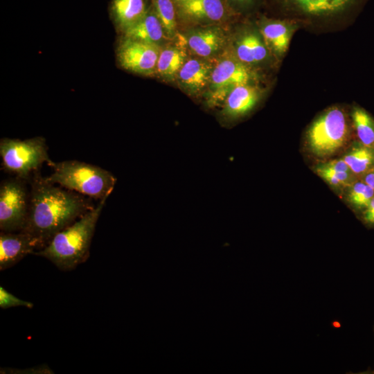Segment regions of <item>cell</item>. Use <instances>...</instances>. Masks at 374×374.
Here are the masks:
<instances>
[{
    "instance_id": "6da1fadb",
    "label": "cell",
    "mask_w": 374,
    "mask_h": 374,
    "mask_svg": "<svg viewBox=\"0 0 374 374\" xmlns=\"http://www.w3.org/2000/svg\"><path fill=\"white\" fill-rule=\"evenodd\" d=\"M29 185V211L21 231L36 240L38 250L43 249L55 234L95 207L91 198L52 183L39 170L33 175Z\"/></svg>"
},
{
    "instance_id": "7a4b0ae2",
    "label": "cell",
    "mask_w": 374,
    "mask_h": 374,
    "mask_svg": "<svg viewBox=\"0 0 374 374\" xmlns=\"http://www.w3.org/2000/svg\"><path fill=\"white\" fill-rule=\"evenodd\" d=\"M109 195L78 220L64 228L34 255L45 258L62 271H71L87 261L96 224Z\"/></svg>"
},
{
    "instance_id": "3957f363",
    "label": "cell",
    "mask_w": 374,
    "mask_h": 374,
    "mask_svg": "<svg viewBox=\"0 0 374 374\" xmlns=\"http://www.w3.org/2000/svg\"><path fill=\"white\" fill-rule=\"evenodd\" d=\"M48 166L53 170L46 177L50 181L98 201L110 195L116 183V178L109 171L83 161H52Z\"/></svg>"
},
{
    "instance_id": "277c9868",
    "label": "cell",
    "mask_w": 374,
    "mask_h": 374,
    "mask_svg": "<svg viewBox=\"0 0 374 374\" xmlns=\"http://www.w3.org/2000/svg\"><path fill=\"white\" fill-rule=\"evenodd\" d=\"M0 156L3 171L28 181L44 163L49 165L53 161L48 156L46 140L42 136L25 140L2 138Z\"/></svg>"
},
{
    "instance_id": "5b68a950",
    "label": "cell",
    "mask_w": 374,
    "mask_h": 374,
    "mask_svg": "<svg viewBox=\"0 0 374 374\" xmlns=\"http://www.w3.org/2000/svg\"><path fill=\"white\" fill-rule=\"evenodd\" d=\"M307 137L309 148L315 156H332L347 141L348 125L344 112L337 107L330 109L313 123Z\"/></svg>"
},
{
    "instance_id": "8992f818",
    "label": "cell",
    "mask_w": 374,
    "mask_h": 374,
    "mask_svg": "<svg viewBox=\"0 0 374 374\" xmlns=\"http://www.w3.org/2000/svg\"><path fill=\"white\" fill-rule=\"evenodd\" d=\"M28 181L10 177L0 184V229L17 232L24 228L29 211Z\"/></svg>"
},
{
    "instance_id": "52a82bcc",
    "label": "cell",
    "mask_w": 374,
    "mask_h": 374,
    "mask_svg": "<svg viewBox=\"0 0 374 374\" xmlns=\"http://www.w3.org/2000/svg\"><path fill=\"white\" fill-rule=\"evenodd\" d=\"M161 49L157 44L121 36L116 49V60L126 71L142 75H153L156 74Z\"/></svg>"
},
{
    "instance_id": "ba28073f",
    "label": "cell",
    "mask_w": 374,
    "mask_h": 374,
    "mask_svg": "<svg viewBox=\"0 0 374 374\" xmlns=\"http://www.w3.org/2000/svg\"><path fill=\"white\" fill-rule=\"evenodd\" d=\"M251 73L238 58L222 60L213 68L209 82L208 104L224 103L228 94L236 87L248 84Z\"/></svg>"
},
{
    "instance_id": "9c48e42d",
    "label": "cell",
    "mask_w": 374,
    "mask_h": 374,
    "mask_svg": "<svg viewBox=\"0 0 374 374\" xmlns=\"http://www.w3.org/2000/svg\"><path fill=\"white\" fill-rule=\"evenodd\" d=\"M38 250L36 240L28 233L20 231L0 233V270L7 269L28 254Z\"/></svg>"
},
{
    "instance_id": "30bf717a",
    "label": "cell",
    "mask_w": 374,
    "mask_h": 374,
    "mask_svg": "<svg viewBox=\"0 0 374 374\" xmlns=\"http://www.w3.org/2000/svg\"><path fill=\"white\" fill-rule=\"evenodd\" d=\"M213 68L200 59H189L184 63L177 78L179 86L187 93L197 95L208 84Z\"/></svg>"
},
{
    "instance_id": "8fae6325",
    "label": "cell",
    "mask_w": 374,
    "mask_h": 374,
    "mask_svg": "<svg viewBox=\"0 0 374 374\" xmlns=\"http://www.w3.org/2000/svg\"><path fill=\"white\" fill-rule=\"evenodd\" d=\"M150 0H112L111 19L118 31L122 33L141 19L149 10Z\"/></svg>"
},
{
    "instance_id": "7c38bea8",
    "label": "cell",
    "mask_w": 374,
    "mask_h": 374,
    "mask_svg": "<svg viewBox=\"0 0 374 374\" xmlns=\"http://www.w3.org/2000/svg\"><path fill=\"white\" fill-rule=\"evenodd\" d=\"M286 8L310 17L332 16L344 12L358 0H279Z\"/></svg>"
},
{
    "instance_id": "4fadbf2b",
    "label": "cell",
    "mask_w": 374,
    "mask_h": 374,
    "mask_svg": "<svg viewBox=\"0 0 374 374\" xmlns=\"http://www.w3.org/2000/svg\"><path fill=\"white\" fill-rule=\"evenodd\" d=\"M259 97L257 89L248 84L235 87L223 103L222 116L231 120L245 115L255 107Z\"/></svg>"
},
{
    "instance_id": "5bb4252c",
    "label": "cell",
    "mask_w": 374,
    "mask_h": 374,
    "mask_svg": "<svg viewBox=\"0 0 374 374\" xmlns=\"http://www.w3.org/2000/svg\"><path fill=\"white\" fill-rule=\"evenodd\" d=\"M179 8L185 18L196 21L219 22L226 15L224 0H188Z\"/></svg>"
},
{
    "instance_id": "9a60e30c",
    "label": "cell",
    "mask_w": 374,
    "mask_h": 374,
    "mask_svg": "<svg viewBox=\"0 0 374 374\" xmlns=\"http://www.w3.org/2000/svg\"><path fill=\"white\" fill-rule=\"evenodd\" d=\"M186 41L190 49L197 55L208 57L220 51L225 39L220 29L206 28L190 32Z\"/></svg>"
},
{
    "instance_id": "2e32d148",
    "label": "cell",
    "mask_w": 374,
    "mask_h": 374,
    "mask_svg": "<svg viewBox=\"0 0 374 374\" xmlns=\"http://www.w3.org/2000/svg\"><path fill=\"white\" fill-rule=\"evenodd\" d=\"M121 36L159 45L166 35L152 3L145 15L123 31Z\"/></svg>"
},
{
    "instance_id": "e0dca14e",
    "label": "cell",
    "mask_w": 374,
    "mask_h": 374,
    "mask_svg": "<svg viewBox=\"0 0 374 374\" xmlns=\"http://www.w3.org/2000/svg\"><path fill=\"white\" fill-rule=\"evenodd\" d=\"M261 35L267 46L278 54L284 53L288 48L291 37V26L278 20H265L260 28Z\"/></svg>"
},
{
    "instance_id": "ac0fdd59",
    "label": "cell",
    "mask_w": 374,
    "mask_h": 374,
    "mask_svg": "<svg viewBox=\"0 0 374 374\" xmlns=\"http://www.w3.org/2000/svg\"><path fill=\"white\" fill-rule=\"evenodd\" d=\"M238 59L244 64L258 63L265 59L267 51L258 35L247 33L240 36L235 44Z\"/></svg>"
},
{
    "instance_id": "d6986e66",
    "label": "cell",
    "mask_w": 374,
    "mask_h": 374,
    "mask_svg": "<svg viewBox=\"0 0 374 374\" xmlns=\"http://www.w3.org/2000/svg\"><path fill=\"white\" fill-rule=\"evenodd\" d=\"M184 62L185 55L180 49L171 46L161 49L155 75L166 80L173 78Z\"/></svg>"
},
{
    "instance_id": "ffe728a7",
    "label": "cell",
    "mask_w": 374,
    "mask_h": 374,
    "mask_svg": "<svg viewBox=\"0 0 374 374\" xmlns=\"http://www.w3.org/2000/svg\"><path fill=\"white\" fill-rule=\"evenodd\" d=\"M343 159L354 174H364L374 168V148L361 143L353 148Z\"/></svg>"
},
{
    "instance_id": "44dd1931",
    "label": "cell",
    "mask_w": 374,
    "mask_h": 374,
    "mask_svg": "<svg viewBox=\"0 0 374 374\" xmlns=\"http://www.w3.org/2000/svg\"><path fill=\"white\" fill-rule=\"evenodd\" d=\"M152 6L162 25L166 37L176 34V15L173 0H150Z\"/></svg>"
},
{
    "instance_id": "7402d4cb",
    "label": "cell",
    "mask_w": 374,
    "mask_h": 374,
    "mask_svg": "<svg viewBox=\"0 0 374 374\" xmlns=\"http://www.w3.org/2000/svg\"><path fill=\"white\" fill-rule=\"evenodd\" d=\"M353 119L358 138L365 146L374 148V121L363 109L356 108Z\"/></svg>"
},
{
    "instance_id": "603a6c76",
    "label": "cell",
    "mask_w": 374,
    "mask_h": 374,
    "mask_svg": "<svg viewBox=\"0 0 374 374\" xmlns=\"http://www.w3.org/2000/svg\"><path fill=\"white\" fill-rule=\"evenodd\" d=\"M373 197L374 189L365 182L353 184L348 195L350 202L359 208L367 207Z\"/></svg>"
},
{
    "instance_id": "cb8c5ba5",
    "label": "cell",
    "mask_w": 374,
    "mask_h": 374,
    "mask_svg": "<svg viewBox=\"0 0 374 374\" xmlns=\"http://www.w3.org/2000/svg\"><path fill=\"white\" fill-rule=\"evenodd\" d=\"M34 304L31 302L22 300L8 291L3 287L0 286V307L2 309H8L13 307H25L33 308Z\"/></svg>"
},
{
    "instance_id": "d4e9b609",
    "label": "cell",
    "mask_w": 374,
    "mask_h": 374,
    "mask_svg": "<svg viewBox=\"0 0 374 374\" xmlns=\"http://www.w3.org/2000/svg\"><path fill=\"white\" fill-rule=\"evenodd\" d=\"M1 373L8 374H52L53 370L47 364L35 366L26 368H1Z\"/></svg>"
},
{
    "instance_id": "484cf974",
    "label": "cell",
    "mask_w": 374,
    "mask_h": 374,
    "mask_svg": "<svg viewBox=\"0 0 374 374\" xmlns=\"http://www.w3.org/2000/svg\"><path fill=\"white\" fill-rule=\"evenodd\" d=\"M323 165L335 171L353 172L343 159L330 161L323 163Z\"/></svg>"
},
{
    "instance_id": "4316f807",
    "label": "cell",
    "mask_w": 374,
    "mask_h": 374,
    "mask_svg": "<svg viewBox=\"0 0 374 374\" xmlns=\"http://www.w3.org/2000/svg\"><path fill=\"white\" fill-rule=\"evenodd\" d=\"M364 182L374 189V172H370L366 175Z\"/></svg>"
},
{
    "instance_id": "83f0119b",
    "label": "cell",
    "mask_w": 374,
    "mask_h": 374,
    "mask_svg": "<svg viewBox=\"0 0 374 374\" xmlns=\"http://www.w3.org/2000/svg\"><path fill=\"white\" fill-rule=\"evenodd\" d=\"M364 220L368 223L374 224V212H373V213H364Z\"/></svg>"
},
{
    "instance_id": "f1b7e54d",
    "label": "cell",
    "mask_w": 374,
    "mask_h": 374,
    "mask_svg": "<svg viewBox=\"0 0 374 374\" xmlns=\"http://www.w3.org/2000/svg\"><path fill=\"white\" fill-rule=\"evenodd\" d=\"M367 209L365 213H373L374 212V197L371 199V202H369L368 206L366 207Z\"/></svg>"
},
{
    "instance_id": "f546056e",
    "label": "cell",
    "mask_w": 374,
    "mask_h": 374,
    "mask_svg": "<svg viewBox=\"0 0 374 374\" xmlns=\"http://www.w3.org/2000/svg\"><path fill=\"white\" fill-rule=\"evenodd\" d=\"M231 1L233 2V3H249L253 0H230Z\"/></svg>"
},
{
    "instance_id": "4dcf8cb0",
    "label": "cell",
    "mask_w": 374,
    "mask_h": 374,
    "mask_svg": "<svg viewBox=\"0 0 374 374\" xmlns=\"http://www.w3.org/2000/svg\"><path fill=\"white\" fill-rule=\"evenodd\" d=\"M173 1L179 6L181 5L182 3H184V2H186V1H187L188 0H173Z\"/></svg>"
}]
</instances>
